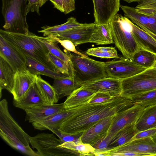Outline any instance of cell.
<instances>
[{
  "label": "cell",
  "mask_w": 156,
  "mask_h": 156,
  "mask_svg": "<svg viewBox=\"0 0 156 156\" xmlns=\"http://www.w3.org/2000/svg\"><path fill=\"white\" fill-rule=\"evenodd\" d=\"M32 35L45 45L49 53L65 62L69 63L70 61L69 56L60 49L57 45L58 42L51 37L39 36L33 33Z\"/></svg>",
  "instance_id": "cell-32"
},
{
  "label": "cell",
  "mask_w": 156,
  "mask_h": 156,
  "mask_svg": "<svg viewBox=\"0 0 156 156\" xmlns=\"http://www.w3.org/2000/svg\"><path fill=\"white\" fill-rule=\"evenodd\" d=\"M69 109L65 110L37 122L32 123L34 127L40 130H49L53 133L58 130L61 124L70 115Z\"/></svg>",
  "instance_id": "cell-19"
},
{
  "label": "cell",
  "mask_w": 156,
  "mask_h": 156,
  "mask_svg": "<svg viewBox=\"0 0 156 156\" xmlns=\"http://www.w3.org/2000/svg\"><path fill=\"white\" fill-rule=\"evenodd\" d=\"M107 76L121 80L135 75L147 69L124 57L105 62Z\"/></svg>",
  "instance_id": "cell-9"
},
{
  "label": "cell",
  "mask_w": 156,
  "mask_h": 156,
  "mask_svg": "<svg viewBox=\"0 0 156 156\" xmlns=\"http://www.w3.org/2000/svg\"><path fill=\"white\" fill-rule=\"evenodd\" d=\"M154 141L156 143V133L154 135L151 136Z\"/></svg>",
  "instance_id": "cell-51"
},
{
  "label": "cell",
  "mask_w": 156,
  "mask_h": 156,
  "mask_svg": "<svg viewBox=\"0 0 156 156\" xmlns=\"http://www.w3.org/2000/svg\"><path fill=\"white\" fill-rule=\"evenodd\" d=\"M153 67H154L156 68V60Z\"/></svg>",
  "instance_id": "cell-52"
},
{
  "label": "cell",
  "mask_w": 156,
  "mask_h": 156,
  "mask_svg": "<svg viewBox=\"0 0 156 156\" xmlns=\"http://www.w3.org/2000/svg\"><path fill=\"white\" fill-rule=\"evenodd\" d=\"M120 7L125 16L140 28L144 27L151 31L148 23V17L137 12L135 8L120 5Z\"/></svg>",
  "instance_id": "cell-31"
},
{
  "label": "cell",
  "mask_w": 156,
  "mask_h": 156,
  "mask_svg": "<svg viewBox=\"0 0 156 156\" xmlns=\"http://www.w3.org/2000/svg\"><path fill=\"white\" fill-rule=\"evenodd\" d=\"M89 43L97 45L113 43L109 23L100 25L95 23L94 31Z\"/></svg>",
  "instance_id": "cell-29"
},
{
  "label": "cell",
  "mask_w": 156,
  "mask_h": 156,
  "mask_svg": "<svg viewBox=\"0 0 156 156\" xmlns=\"http://www.w3.org/2000/svg\"><path fill=\"white\" fill-rule=\"evenodd\" d=\"M94 22L85 23L82 26L50 36H53L61 39L68 40L76 46L89 42L94 31Z\"/></svg>",
  "instance_id": "cell-14"
},
{
  "label": "cell",
  "mask_w": 156,
  "mask_h": 156,
  "mask_svg": "<svg viewBox=\"0 0 156 156\" xmlns=\"http://www.w3.org/2000/svg\"><path fill=\"white\" fill-rule=\"evenodd\" d=\"M121 96H133L156 89V68L152 67L130 77L121 80Z\"/></svg>",
  "instance_id": "cell-7"
},
{
  "label": "cell",
  "mask_w": 156,
  "mask_h": 156,
  "mask_svg": "<svg viewBox=\"0 0 156 156\" xmlns=\"http://www.w3.org/2000/svg\"><path fill=\"white\" fill-rule=\"evenodd\" d=\"M94 23L100 25L109 23L119 11L120 0H92Z\"/></svg>",
  "instance_id": "cell-13"
},
{
  "label": "cell",
  "mask_w": 156,
  "mask_h": 156,
  "mask_svg": "<svg viewBox=\"0 0 156 156\" xmlns=\"http://www.w3.org/2000/svg\"><path fill=\"white\" fill-rule=\"evenodd\" d=\"M81 85L71 76L54 79L52 86L60 98L70 95Z\"/></svg>",
  "instance_id": "cell-24"
},
{
  "label": "cell",
  "mask_w": 156,
  "mask_h": 156,
  "mask_svg": "<svg viewBox=\"0 0 156 156\" xmlns=\"http://www.w3.org/2000/svg\"><path fill=\"white\" fill-rule=\"evenodd\" d=\"M54 5V8L62 12H64L63 4L62 0H50Z\"/></svg>",
  "instance_id": "cell-46"
},
{
  "label": "cell",
  "mask_w": 156,
  "mask_h": 156,
  "mask_svg": "<svg viewBox=\"0 0 156 156\" xmlns=\"http://www.w3.org/2000/svg\"><path fill=\"white\" fill-rule=\"evenodd\" d=\"M156 133V128L151 129L139 132L133 136L130 141L136 139L151 136Z\"/></svg>",
  "instance_id": "cell-42"
},
{
  "label": "cell",
  "mask_w": 156,
  "mask_h": 156,
  "mask_svg": "<svg viewBox=\"0 0 156 156\" xmlns=\"http://www.w3.org/2000/svg\"><path fill=\"white\" fill-rule=\"evenodd\" d=\"M89 55L101 58H119V56L115 48L113 47H101L91 48L86 51Z\"/></svg>",
  "instance_id": "cell-34"
},
{
  "label": "cell",
  "mask_w": 156,
  "mask_h": 156,
  "mask_svg": "<svg viewBox=\"0 0 156 156\" xmlns=\"http://www.w3.org/2000/svg\"><path fill=\"white\" fill-rule=\"evenodd\" d=\"M136 122L128 125L117 131L112 138L107 150L130 141L138 133L136 128Z\"/></svg>",
  "instance_id": "cell-22"
},
{
  "label": "cell",
  "mask_w": 156,
  "mask_h": 156,
  "mask_svg": "<svg viewBox=\"0 0 156 156\" xmlns=\"http://www.w3.org/2000/svg\"><path fill=\"white\" fill-rule=\"evenodd\" d=\"M2 13L4 30L10 32L27 34L29 31L27 21L30 8L27 0H2Z\"/></svg>",
  "instance_id": "cell-6"
},
{
  "label": "cell",
  "mask_w": 156,
  "mask_h": 156,
  "mask_svg": "<svg viewBox=\"0 0 156 156\" xmlns=\"http://www.w3.org/2000/svg\"><path fill=\"white\" fill-rule=\"evenodd\" d=\"M135 104L130 98L120 95L101 103H88L69 108L70 115L58 130L69 134H77L100 120L113 116Z\"/></svg>",
  "instance_id": "cell-1"
},
{
  "label": "cell",
  "mask_w": 156,
  "mask_h": 156,
  "mask_svg": "<svg viewBox=\"0 0 156 156\" xmlns=\"http://www.w3.org/2000/svg\"><path fill=\"white\" fill-rule=\"evenodd\" d=\"M28 4L31 12H36L38 15L40 13V0H27Z\"/></svg>",
  "instance_id": "cell-44"
},
{
  "label": "cell",
  "mask_w": 156,
  "mask_h": 156,
  "mask_svg": "<svg viewBox=\"0 0 156 156\" xmlns=\"http://www.w3.org/2000/svg\"><path fill=\"white\" fill-rule=\"evenodd\" d=\"M131 59L137 65L148 69L153 66L156 60V55L140 49L135 54Z\"/></svg>",
  "instance_id": "cell-33"
},
{
  "label": "cell",
  "mask_w": 156,
  "mask_h": 156,
  "mask_svg": "<svg viewBox=\"0 0 156 156\" xmlns=\"http://www.w3.org/2000/svg\"><path fill=\"white\" fill-rule=\"evenodd\" d=\"M138 132L156 128V104L145 108L136 124Z\"/></svg>",
  "instance_id": "cell-27"
},
{
  "label": "cell",
  "mask_w": 156,
  "mask_h": 156,
  "mask_svg": "<svg viewBox=\"0 0 156 156\" xmlns=\"http://www.w3.org/2000/svg\"><path fill=\"white\" fill-rule=\"evenodd\" d=\"M81 86L94 93H109L113 97L120 96L122 92L121 80L108 77L86 83Z\"/></svg>",
  "instance_id": "cell-16"
},
{
  "label": "cell",
  "mask_w": 156,
  "mask_h": 156,
  "mask_svg": "<svg viewBox=\"0 0 156 156\" xmlns=\"http://www.w3.org/2000/svg\"><path fill=\"white\" fill-rule=\"evenodd\" d=\"M13 104L15 107L25 111L27 109L46 104L35 83L24 96L17 100H13Z\"/></svg>",
  "instance_id": "cell-20"
},
{
  "label": "cell",
  "mask_w": 156,
  "mask_h": 156,
  "mask_svg": "<svg viewBox=\"0 0 156 156\" xmlns=\"http://www.w3.org/2000/svg\"><path fill=\"white\" fill-rule=\"evenodd\" d=\"M132 32L140 49L156 55V41L137 25L132 23Z\"/></svg>",
  "instance_id": "cell-23"
},
{
  "label": "cell",
  "mask_w": 156,
  "mask_h": 156,
  "mask_svg": "<svg viewBox=\"0 0 156 156\" xmlns=\"http://www.w3.org/2000/svg\"><path fill=\"white\" fill-rule=\"evenodd\" d=\"M135 103L145 108L156 104V89L131 97Z\"/></svg>",
  "instance_id": "cell-36"
},
{
  "label": "cell",
  "mask_w": 156,
  "mask_h": 156,
  "mask_svg": "<svg viewBox=\"0 0 156 156\" xmlns=\"http://www.w3.org/2000/svg\"><path fill=\"white\" fill-rule=\"evenodd\" d=\"M83 24L78 22L75 17L71 16L65 23L52 26H44L41 28L42 30L38 32L42 33L44 37L53 36Z\"/></svg>",
  "instance_id": "cell-30"
},
{
  "label": "cell",
  "mask_w": 156,
  "mask_h": 156,
  "mask_svg": "<svg viewBox=\"0 0 156 156\" xmlns=\"http://www.w3.org/2000/svg\"><path fill=\"white\" fill-rule=\"evenodd\" d=\"M114 115L100 120L84 131L80 137L81 141L91 146L95 144L107 134Z\"/></svg>",
  "instance_id": "cell-17"
},
{
  "label": "cell",
  "mask_w": 156,
  "mask_h": 156,
  "mask_svg": "<svg viewBox=\"0 0 156 156\" xmlns=\"http://www.w3.org/2000/svg\"><path fill=\"white\" fill-rule=\"evenodd\" d=\"M135 7L136 11L147 16L156 15V0H141Z\"/></svg>",
  "instance_id": "cell-37"
},
{
  "label": "cell",
  "mask_w": 156,
  "mask_h": 156,
  "mask_svg": "<svg viewBox=\"0 0 156 156\" xmlns=\"http://www.w3.org/2000/svg\"><path fill=\"white\" fill-rule=\"evenodd\" d=\"M110 94L106 92H97L95 93L89 103H101L113 98Z\"/></svg>",
  "instance_id": "cell-41"
},
{
  "label": "cell",
  "mask_w": 156,
  "mask_h": 156,
  "mask_svg": "<svg viewBox=\"0 0 156 156\" xmlns=\"http://www.w3.org/2000/svg\"><path fill=\"white\" fill-rule=\"evenodd\" d=\"M132 23L127 18L117 13L109 23L113 43L124 57L130 59L140 49L132 32Z\"/></svg>",
  "instance_id": "cell-4"
},
{
  "label": "cell",
  "mask_w": 156,
  "mask_h": 156,
  "mask_svg": "<svg viewBox=\"0 0 156 156\" xmlns=\"http://www.w3.org/2000/svg\"><path fill=\"white\" fill-rule=\"evenodd\" d=\"M48 0H40V7H41Z\"/></svg>",
  "instance_id": "cell-49"
},
{
  "label": "cell",
  "mask_w": 156,
  "mask_h": 156,
  "mask_svg": "<svg viewBox=\"0 0 156 156\" xmlns=\"http://www.w3.org/2000/svg\"><path fill=\"white\" fill-rule=\"evenodd\" d=\"M66 109L64 102L54 104H44L26 109V121L32 123L44 119Z\"/></svg>",
  "instance_id": "cell-18"
},
{
  "label": "cell",
  "mask_w": 156,
  "mask_h": 156,
  "mask_svg": "<svg viewBox=\"0 0 156 156\" xmlns=\"http://www.w3.org/2000/svg\"><path fill=\"white\" fill-rule=\"evenodd\" d=\"M26 57L27 69L34 74L44 75L54 79L66 76L29 57Z\"/></svg>",
  "instance_id": "cell-28"
},
{
  "label": "cell",
  "mask_w": 156,
  "mask_h": 156,
  "mask_svg": "<svg viewBox=\"0 0 156 156\" xmlns=\"http://www.w3.org/2000/svg\"><path fill=\"white\" fill-rule=\"evenodd\" d=\"M49 60L54 70L67 76H69V64L49 52L48 54Z\"/></svg>",
  "instance_id": "cell-38"
},
{
  "label": "cell",
  "mask_w": 156,
  "mask_h": 156,
  "mask_svg": "<svg viewBox=\"0 0 156 156\" xmlns=\"http://www.w3.org/2000/svg\"><path fill=\"white\" fill-rule=\"evenodd\" d=\"M35 84L37 89L46 104H56L60 99L55 89L48 82L38 75Z\"/></svg>",
  "instance_id": "cell-26"
},
{
  "label": "cell",
  "mask_w": 156,
  "mask_h": 156,
  "mask_svg": "<svg viewBox=\"0 0 156 156\" xmlns=\"http://www.w3.org/2000/svg\"><path fill=\"white\" fill-rule=\"evenodd\" d=\"M142 29L152 36L156 41V34L145 28L144 27Z\"/></svg>",
  "instance_id": "cell-48"
},
{
  "label": "cell",
  "mask_w": 156,
  "mask_h": 156,
  "mask_svg": "<svg viewBox=\"0 0 156 156\" xmlns=\"http://www.w3.org/2000/svg\"><path fill=\"white\" fill-rule=\"evenodd\" d=\"M128 3H130L133 2H138L141 0H123Z\"/></svg>",
  "instance_id": "cell-50"
},
{
  "label": "cell",
  "mask_w": 156,
  "mask_h": 156,
  "mask_svg": "<svg viewBox=\"0 0 156 156\" xmlns=\"http://www.w3.org/2000/svg\"><path fill=\"white\" fill-rule=\"evenodd\" d=\"M149 156L147 154L132 152H126L120 154L119 156Z\"/></svg>",
  "instance_id": "cell-47"
},
{
  "label": "cell",
  "mask_w": 156,
  "mask_h": 156,
  "mask_svg": "<svg viewBox=\"0 0 156 156\" xmlns=\"http://www.w3.org/2000/svg\"><path fill=\"white\" fill-rule=\"evenodd\" d=\"M59 147H65L75 151L81 154L82 156H94L95 149L91 145L83 143L81 141L75 142H66L62 143Z\"/></svg>",
  "instance_id": "cell-35"
},
{
  "label": "cell",
  "mask_w": 156,
  "mask_h": 156,
  "mask_svg": "<svg viewBox=\"0 0 156 156\" xmlns=\"http://www.w3.org/2000/svg\"><path fill=\"white\" fill-rule=\"evenodd\" d=\"M65 14H68L75 9V0H62Z\"/></svg>",
  "instance_id": "cell-43"
},
{
  "label": "cell",
  "mask_w": 156,
  "mask_h": 156,
  "mask_svg": "<svg viewBox=\"0 0 156 156\" xmlns=\"http://www.w3.org/2000/svg\"><path fill=\"white\" fill-rule=\"evenodd\" d=\"M108 156H119L122 153L132 152L156 156V143L151 136L130 141L116 147L104 151Z\"/></svg>",
  "instance_id": "cell-11"
},
{
  "label": "cell",
  "mask_w": 156,
  "mask_h": 156,
  "mask_svg": "<svg viewBox=\"0 0 156 156\" xmlns=\"http://www.w3.org/2000/svg\"><path fill=\"white\" fill-rule=\"evenodd\" d=\"M64 52L70 58L69 76L81 86L86 83L107 77L105 62L94 60L87 55L71 53L66 49Z\"/></svg>",
  "instance_id": "cell-3"
},
{
  "label": "cell",
  "mask_w": 156,
  "mask_h": 156,
  "mask_svg": "<svg viewBox=\"0 0 156 156\" xmlns=\"http://www.w3.org/2000/svg\"><path fill=\"white\" fill-rule=\"evenodd\" d=\"M0 136L10 147L30 156H39L30 147L29 136L10 114L5 99L0 102Z\"/></svg>",
  "instance_id": "cell-2"
},
{
  "label": "cell",
  "mask_w": 156,
  "mask_h": 156,
  "mask_svg": "<svg viewBox=\"0 0 156 156\" xmlns=\"http://www.w3.org/2000/svg\"><path fill=\"white\" fill-rule=\"evenodd\" d=\"M50 36L56 41L58 43H60L65 49L80 55H86L77 51L76 48L75 46L71 41L68 40L61 39L53 36Z\"/></svg>",
  "instance_id": "cell-40"
},
{
  "label": "cell",
  "mask_w": 156,
  "mask_h": 156,
  "mask_svg": "<svg viewBox=\"0 0 156 156\" xmlns=\"http://www.w3.org/2000/svg\"><path fill=\"white\" fill-rule=\"evenodd\" d=\"M83 133L77 134H71L64 133L59 130L53 132L58 137L62 143L66 142H78L81 141L80 137Z\"/></svg>",
  "instance_id": "cell-39"
},
{
  "label": "cell",
  "mask_w": 156,
  "mask_h": 156,
  "mask_svg": "<svg viewBox=\"0 0 156 156\" xmlns=\"http://www.w3.org/2000/svg\"><path fill=\"white\" fill-rule=\"evenodd\" d=\"M147 17L151 31L156 34V15Z\"/></svg>",
  "instance_id": "cell-45"
},
{
  "label": "cell",
  "mask_w": 156,
  "mask_h": 156,
  "mask_svg": "<svg viewBox=\"0 0 156 156\" xmlns=\"http://www.w3.org/2000/svg\"><path fill=\"white\" fill-rule=\"evenodd\" d=\"M0 56L16 71L27 69V58L18 48L0 34Z\"/></svg>",
  "instance_id": "cell-12"
},
{
  "label": "cell",
  "mask_w": 156,
  "mask_h": 156,
  "mask_svg": "<svg viewBox=\"0 0 156 156\" xmlns=\"http://www.w3.org/2000/svg\"><path fill=\"white\" fill-rule=\"evenodd\" d=\"M95 93L81 86L68 96L64 102V108L69 109L88 103Z\"/></svg>",
  "instance_id": "cell-21"
},
{
  "label": "cell",
  "mask_w": 156,
  "mask_h": 156,
  "mask_svg": "<svg viewBox=\"0 0 156 156\" xmlns=\"http://www.w3.org/2000/svg\"><path fill=\"white\" fill-rule=\"evenodd\" d=\"M37 76L27 69L16 71L14 75L13 87L11 93L13 100H17L24 96L35 83Z\"/></svg>",
  "instance_id": "cell-15"
},
{
  "label": "cell",
  "mask_w": 156,
  "mask_h": 156,
  "mask_svg": "<svg viewBox=\"0 0 156 156\" xmlns=\"http://www.w3.org/2000/svg\"><path fill=\"white\" fill-rule=\"evenodd\" d=\"M30 142L32 148L37 150L39 156H82L75 151L59 147L62 143L53 133H43L30 136Z\"/></svg>",
  "instance_id": "cell-8"
},
{
  "label": "cell",
  "mask_w": 156,
  "mask_h": 156,
  "mask_svg": "<svg viewBox=\"0 0 156 156\" xmlns=\"http://www.w3.org/2000/svg\"><path fill=\"white\" fill-rule=\"evenodd\" d=\"M32 33L29 31L28 34H25L0 30V34L20 49L26 57L54 70L48 58V51L43 43L33 36Z\"/></svg>",
  "instance_id": "cell-5"
},
{
  "label": "cell",
  "mask_w": 156,
  "mask_h": 156,
  "mask_svg": "<svg viewBox=\"0 0 156 156\" xmlns=\"http://www.w3.org/2000/svg\"><path fill=\"white\" fill-rule=\"evenodd\" d=\"M145 108L135 103L132 107L115 114L107 134L103 137L104 139L109 144L113 136L119 130L128 125L137 122Z\"/></svg>",
  "instance_id": "cell-10"
},
{
  "label": "cell",
  "mask_w": 156,
  "mask_h": 156,
  "mask_svg": "<svg viewBox=\"0 0 156 156\" xmlns=\"http://www.w3.org/2000/svg\"><path fill=\"white\" fill-rule=\"evenodd\" d=\"M15 72L10 65L0 56V96L1 98L2 91L3 89L12 93L14 84Z\"/></svg>",
  "instance_id": "cell-25"
}]
</instances>
